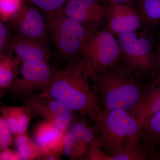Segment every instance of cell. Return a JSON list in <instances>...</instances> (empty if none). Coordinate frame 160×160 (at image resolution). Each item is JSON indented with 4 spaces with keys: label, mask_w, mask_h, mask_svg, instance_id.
I'll return each mask as SVG.
<instances>
[{
    "label": "cell",
    "mask_w": 160,
    "mask_h": 160,
    "mask_svg": "<svg viewBox=\"0 0 160 160\" xmlns=\"http://www.w3.org/2000/svg\"><path fill=\"white\" fill-rule=\"evenodd\" d=\"M96 76L86 58L79 56L63 69L56 70L49 86L41 94L93 120L102 110L94 83L91 84Z\"/></svg>",
    "instance_id": "obj_1"
},
{
    "label": "cell",
    "mask_w": 160,
    "mask_h": 160,
    "mask_svg": "<svg viewBox=\"0 0 160 160\" xmlns=\"http://www.w3.org/2000/svg\"><path fill=\"white\" fill-rule=\"evenodd\" d=\"M128 68L116 66L96 74L94 85L102 110H125L130 113L142 98L146 86Z\"/></svg>",
    "instance_id": "obj_2"
},
{
    "label": "cell",
    "mask_w": 160,
    "mask_h": 160,
    "mask_svg": "<svg viewBox=\"0 0 160 160\" xmlns=\"http://www.w3.org/2000/svg\"><path fill=\"white\" fill-rule=\"evenodd\" d=\"M102 147L112 156L125 147L140 141L141 126L127 111L102 110L93 120Z\"/></svg>",
    "instance_id": "obj_3"
},
{
    "label": "cell",
    "mask_w": 160,
    "mask_h": 160,
    "mask_svg": "<svg viewBox=\"0 0 160 160\" xmlns=\"http://www.w3.org/2000/svg\"><path fill=\"white\" fill-rule=\"evenodd\" d=\"M46 24L58 53L65 58H75L82 53L90 32L86 27L69 17L63 8L47 13Z\"/></svg>",
    "instance_id": "obj_4"
},
{
    "label": "cell",
    "mask_w": 160,
    "mask_h": 160,
    "mask_svg": "<svg viewBox=\"0 0 160 160\" xmlns=\"http://www.w3.org/2000/svg\"><path fill=\"white\" fill-rule=\"evenodd\" d=\"M82 54L96 74L115 66L122 56L118 40L109 29L90 32Z\"/></svg>",
    "instance_id": "obj_5"
},
{
    "label": "cell",
    "mask_w": 160,
    "mask_h": 160,
    "mask_svg": "<svg viewBox=\"0 0 160 160\" xmlns=\"http://www.w3.org/2000/svg\"><path fill=\"white\" fill-rule=\"evenodd\" d=\"M118 40L128 68L141 73L153 72L155 64L153 41L150 36L142 32L123 33Z\"/></svg>",
    "instance_id": "obj_6"
},
{
    "label": "cell",
    "mask_w": 160,
    "mask_h": 160,
    "mask_svg": "<svg viewBox=\"0 0 160 160\" xmlns=\"http://www.w3.org/2000/svg\"><path fill=\"white\" fill-rule=\"evenodd\" d=\"M56 70L46 61L22 63L7 92L10 95L21 98L33 93H42L49 86Z\"/></svg>",
    "instance_id": "obj_7"
},
{
    "label": "cell",
    "mask_w": 160,
    "mask_h": 160,
    "mask_svg": "<svg viewBox=\"0 0 160 160\" xmlns=\"http://www.w3.org/2000/svg\"><path fill=\"white\" fill-rule=\"evenodd\" d=\"M63 9L68 16L83 25L89 32L97 30L106 19V6L98 0H68Z\"/></svg>",
    "instance_id": "obj_8"
},
{
    "label": "cell",
    "mask_w": 160,
    "mask_h": 160,
    "mask_svg": "<svg viewBox=\"0 0 160 160\" xmlns=\"http://www.w3.org/2000/svg\"><path fill=\"white\" fill-rule=\"evenodd\" d=\"M106 19L108 29L116 35L137 31L142 17L129 4L109 2Z\"/></svg>",
    "instance_id": "obj_9"
},
{
    "label": "cell",
    "mask_w": 160,
    "mask_h": 160,
    "mask_svg": "<svg viewBox=\"0 0 160 160\" xmlns=\"http://www.w3.org/2000/svg\"><path fill=\"white\" fill-rule=\"evenodd\" d=\"M18 34L29 38L47 42L46 22L35 8L22 6L12 19Z\"/></svg>",
    "instance_id": "obj_10"
},
{
    "label": "cell",
    "mask_w": 160,
    "mask_h": 160,
    "mask_svg": "<svg viewBox=\"0 0 160 160\" xmlns=\"http://www.w3.org/2000/svg\"><path fill=\"white\" fill-rule=\"evenodd\" d=\"M7 51L17 57L21 64L38 61L49 62L51 58L47 42L29 38L19 34L11 39Z\"/></svg>",
    "instance_id": "obj_11"
},
{
    "label": "cell",
    "mask_w": 160,
    "mask_h": 160,
    "mask_svg": "<svg viewBox=\"0 0 160 160\" xmlns=\"http://www.w3.org/2000/svg\"><path fill=\"white\" fill-rule=\"evenodd\" d=\"M22 98L24 106L32 113L52 122L58 116L73 114L74 111L61 102L41 93L28 95Z\"/></svg>",
    "instance_id": "obj_12"
},
{
    "label": "cell",
    "mask_w": 160,
    "mask_h": 160,
    "mask_svg": "<svg viewBox=\"0 0 160 160\" xmlns=\"http://www.w3.org/2000/svg\"><path fill=\"white\" fill-rule=\"evenodd\" d=\"M160 112V78L154 77L146 88L139 102L131 113L142 127L146 120Z\"/></svg>",
    "instance_id": "obj_13"
},
{
    "label": "cell",
    "mask_w": 160,
    "mask_h": 160,
    "mask_svg": "<svg viewBox=\"0 0 160 160\" xmlns=\"http://www.w3.org/2000/svg\"><path fill=\"white\" fill-rule=\"evenodd\" d=\"M65 134L53 123L46 120L36 127L33 136L35 142L43 149L44 155L48 152L61 155Z\"/></svg>",
    "instance_id": "obj_14"
},
{
    "label": "cell",
    "mask_w": 160,
    "mask_h": 160,
    "mask_svg": "<svg viewBox=\"0 0 160 160\" xmlns=\"http://www.w3.org/2000/svg\"><path fill=\"white\" fill-rule=\"evenodd\" d=\"M140 142L148 152L150 160H160V112L143 124Z\"/></svg>",
    "instance_id": "obj_15"
},
{
    "label": "cell",
    "mask_w": 160,
    "mask_h": 160,
    "mask_svg": "<svg viewBox=\"0 0 160 160\" xmlns=\"http://www.w3.org/2000/svg\"><path fill=\"white\" fill-rule=\"evenodd\" d=\"M2 116L6 120L12 134L17 136L26 133L32 112L29 107L6 106L1 109Z\"/></svg>",
    "instance_id": "obj_16"
},
{
    "label": "cell",
    "mask_w": 160,
    "mask_h": 160,
    "mask_svg": "<svg viewBox=\"0 0 160 160\" xmlns=\"http://www.w3.org/2000/svg\"><path fill=\"white\" fill-rule=\"evenodd\" d=\"M21 61L10 51L0 57L1 95L8 91L18 74Z\"/></svg>",
    "instance_id": "obj_17"
},
{
    "label": "cell",
    "mask_w": 160,
    "mask_h": 160,
    "mask_svg": "<svg viewBox=\"0 0 160 160\" xmlns=\"http://www.w3.org/2000/svg\"><path fill=\"white\" fill-rule=\"evenodd\" d=\"M15 144L22 160L42 159L43 149L26 133L16 136Z\"/></svg>",
    "instance_id": "obj_18"
},
{
    "label": "cell",
    "mask_w": 160,
    "mask_h": 160,
    "mask_svg": "<svg viewBox=\"0 0 160 160\" xmlns=\"http://www.w3.org/2000/svg\"><path fill=\"white\" fill-rule=\"evenodd\" d=\"M88 126L84 120H77L67 130L63 138L62 154L69 158L75 145Z\"/></svg>",
    "instance_id": "obj_19"
},
{
    "label": "cell",
    "mask_w": 160,
    "mask_h": 160,
    "mask_svg": "<svg viewBox=\"0 0 160 160\" xmlns=\"http://www.w3.org/2000/svg\"><path fill=\"white\" fill-rule=\"evenodd\" d=\"M112 157V160L150 159L148 152L140 141L128 145Z\"/></svg>",
    "instance_id": "obj_20"
},
{
    "label": "cell",
    "mask_w": 160,
    "mask_h": 160,
    "mask_svg": "<svg viewBox=\"0 0 160 160\" xmlns=\"http://www.w3.org/2000/svg\"><path fill=\"white\" fill-rule=\"evenodd\" d=\"M96 138L94 129L88 126L75 145L69 158L72 160L86 158L89 146Z\"/></svg>",
    "instance_id": "obj_21"
},
{
    "label": "cell",
    "mask_w": 160,
    "mask_h": 160,
    "mask_svg": "<svg viewBox=\"0 0 160 160\" xmlns=\"http://www.w3.org/2000/svg\"><path fill=\"white\" fill-rule=\"evenodd\" d=\"M140 8L148 22L155 26L160 25V0H141Z\"/></svg>",
    "instance_id": "obj_22"
},
{
    "label": "cell",
    "mask_w": 160,
    "mask_h": 160,
    "mask_svg": "<svg viewBox=\"0 0 160 160\" xmlns=\"http://www.w3.org/2000/svg\"><path fill=\"white\" fill-rule=\"evenodd\" d=\"M22 0H0V15L2 21L12 20L22 8Z\"/></svg>",
    "instance_id": "obj_23"
},
{
    "label": "cell",
    "mask_w": 160,
    "mask_h": 160,
    "mask_svg": "<svg viewBox=\"0 0 160 160\" xmlns=\"http://www.w3.org/2000/svg\"><path fill=\"white\" fill-rule=\"evenodd\" d=\"M86 158L89 160H112V157L104 151L99 138H96L89 146Z\"/></svg>",
    "instance_id": "obj_24"
},
{
    "label": "cell",
    "mask_w": 160,
    "mask_h": 160,
    "mask_svg": "<svg viewBox=\"0 0 160 160\" xmlns=\"http://www.w3.org/2000/svg\"><path fill=\"white\" fill-rule=\"evenodd\" d=\"M12 132L5 119L0 118V150L9 148L12 142Z\"/></svg>",
    "instance_id": "obj_25"
},
{
    "label": "cell",
    "mask_w": 160,
    "mask_h": 160,
    "mask_svg": "<svg viewBox=\"0 0 160 160\" xmlns=\"http://www.w3.org/2000/svg\"><path fill=\"white\" fill-rule=\"evenodd\" d=\"M31 2L47 13L63 8L68 0H30Z\"/></svg>",
    "instance_id": "obj_26"
},
{
    "label": "cell",
    "mask_w": 160,
    "mask_h": 160,
    "mask_svg": "<svg viewBox=\"0 0 160 160\" xmlns=\"http://www.w3.org/2000/svg\"><path fill=\"white\" fill-rule=\"evenodd\" d=\"M77 120L73 114L64 115L57 116L52 122L61 131L66 133Z\"/></svg>",
    "instance_id": "obj_27"
},
{
    "label": "cell",
    "mask_w": 160,
    "mask_h": 160,
    "mask_svg": "<svg viewBox=\"0 0 160 160\" xmlns=\"http://www.w3.org/2000/svg\"><path fill=\"white\" fill-rule=\"evenodd\" d=\"M8 26L5 22H0V57L2 56L7 52L9 42L10 33Z\"/></svg>",
    "instance_id": "obj_28"
},
{
    "label": "cell",
    "mask_w": 160,
    "mask_h": 160,
    "mask_svg": "<svg viewBox=\"0 0 160 160\" xmlns=\"http://www.w3.org/2000/svg\"><path fill=\"white\" fill-rule=\"evenodd\" d=\"M0 160H22L18 151H14L7 148L1 150Z\"/></svg>",
    "instance_id": "obj_29"
},
{
    "label": "cell",
    "mask_w": 160,
    "mask_h": 160,
    "mask_svg": "<svg viewBox=\"0 0 160 160\" xmlns=\"http://www.w3.org/2000/svg\"><path fill=\"white\" fill-rule=\"evenodd\" d=\"M155 64L154 70L155 77L160 78V41L156 50L154 52Z\"/></svg>",
    "instance_id": "obj_30"
},
{
    "label": "cell",
    "mask_w": 160,
    "mask_h": 160,
    "mask_svg": "<svg viewBox=\"0 0 160 160\" xmlns=\"http://www.w3.org/2000/svg\"><path fill=\"white\" fill-rule=\"evenodd\" d=\"M109 2H114L125 3V4L130 5L133 0H106Z\"/></svg>",
    "instance_id": "obj_31"
}]
</instances>
